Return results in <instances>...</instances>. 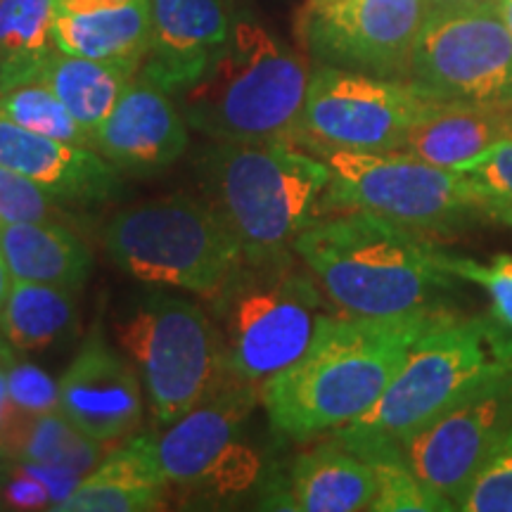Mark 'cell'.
<instances>
[{
	"mask_svg": "<svg viewBox=\"0 0 512 512\" xmlns=\"http://www.w3.org/2000/svg\"><path fill=\"white\" fill-rule=\"evenodd\" d=\"M444 311L434 306L387 318L332 313L309 351L261 389L271 430L304 444L361 418Z\"/></svg>",
	"mask_w": 512,
	"mask_h": 512,
	"instance_id": "obj_1",
	"label": "cell"
},
{
	"mask_svg": "<svg viewBox=\"0 0 512 512\" xmlns=\"http://www.w3.org/2000/svg\"><path fill=\"white\" fill-rule=\"evenodd\" d=\"M292 252L342 316L434 309L458 285L430 235L370 211L320 216L294 240Z\"/></svg>",
	"mask_w": 512,
	"mask_h": 512,
	"instance_id": "obj_2",
	"label": "cell"
},
{
	"mask_svg": "<svg viewBox=\"0 0 512 512\" xmlns=\"http://www.w3.org/2000/svg\"><path fill=\"white\" fill-rule=\"evenodd\" d=\"M512 373V332L494 316L458 318L444 311L418 337L380 401L332 432L363 460L396 453L411 434Z\"/></svg>",
	"mask_w": 512,
	"mask_h": 512,
	"instance_id": "obj_3",
	"label": "cell"
},
{
	"mask_svg": "<svg viewBox=\"0 0 512 512\" xmlns=\"http://www.w3.org/2000/svg\"><path fill=\"white\" fill-rule=\"evenodd\" d=\"M209 302L226 380L261 394L268 380L302 358L332 313L297 254L242 256Z\"/></svg>",
	"mask_w": 512,
	"mask_h": 512,
	"instance_id": "obj_4",
	"label": "cell"
},
{
	"mask_svg": "<svg viewBox=\"0 0 512 512\" xmlns=\"http://www.w3.org/2000/svg\"><path fill=\"white\" fill-rule=\"evenodd\" d=\"M200 181L242 256L259 259L292 254L320 219L330 166L290 140L214 143L200 159Z\"/></svg>",
	"mask_w": 512,
	"mask_h": 512,
	"instance_id": "obj_5",
	"label": "cell"
},
{
	"mask_svg": "<svg viewBox=\"0 0 512 512\" xmlns=\"http://www.w3.org/2000/svg\"><path fill=\"white\" fill-rule=\"evenodd\" d=\"M309 81L297 50L252 19H238L209 72L178 98L190 128L211 143H292Z\"/></svg>",
	"mask_w": 512,
	"mask_h": 512,
	"instance_id": "obj_6",
	"label": "cell"
},
{
	"mask_svg": "<svg viewBox=\"0 0 512 512\" xmlns=\"http://www.w3.org/2000/svg\"><path fill=\"white\" fill-rule=\"evenodd\" d=\"M119 271L145 285L211 299L242 259V249L207 200L166 195L117 211L100 233Z\"/></svg>",
	"mask_w": 512,
	"mask_h": 512,
	"instance_id": "obj_7",
	"label": "cell"
},
{
	"mask_svg": "<svg viewBox=\"0 0 512 512\" xmlns=\"http://www.w3.org/2000/svg\"><path fill=\"white\" fill-rule=\"evenodd\" d=\"M114 335L136 366L159 425H171L226 382L219 330L192 299L140 292L117 313Z\"/></svg>",
	"mask_w": 512,
	"mask_h": 512,
	"instance_id": "obj_8",
	"label": "cell"
},
{
	"mask_svg": "<svg viewBox=\"0 0 512 512\" xmlns=\"http://www.w3.org/2000/svg\"><path fill=\"white\" fill-rule=\"evenodd\" d=\"M316 157L330 166L320 216L370 211L430 238L458 235L486 219L482 195L456 169H441L403 150H330Z\"/></svg>",
	"mask_w": 512,
	"mask_h": 512,
	"instance_id": "obj_9",
	"label": "cell"
},
{
	"mask_svg": "<svg viewBox=\"0 0 512 512\" xmlns=\"http://www.w3.org/2000/svg\"><path fill=\"white\" fill-rule=\"evenodd\" d=\"M259 403L261 394L226 380L164 432L143 434L164 484L219 501L254 489L266 465L249 444L247 420Z\"/></svg>",
	"mask_w": 512,
	"mask_h": 512,
	"instance_id": "obj_10",
	"label": "cell"
},
{
	"mask_svg": "<svg viewBox=\"0 0 512 512\" xmlns=\"http://www.w3.org/2000/svg\"><path fill=\"white\" fill-rule=\"evenodd\" d=\"M408 81L444 105H512V34L501 3L427 10Z\"/></svg>",
	"mask_w": 512,
	"mask_h": 512,
	"instance_id": "obj_11",
	"label": "cell"
},
{
	"mask_svg": "<svg viewBox=\"0 0 512 512\" xmlns=\"http://www.w3.org/2000/svg\"><path fill=\"white\" fill-rule=\"evenodd\" d=\"M437 100L411 81L380 79L337 67L311 74L304 112L292 143L313 155L330 150L394 152Z\"/></svg>",
	"mask_w": 512,
	"mask_h": 512,
	"instance_id": "obj_12",
	"label": "cell"
},
{
	"mask_svg": "<svg viewBox=\"0 0 512 512\" xmlns=\"http://www.w3.org/2000/svg\"><path fill=\"white\" fill-rule=\"evenodd\" d=\"M427 10V0H335L306 10V46L318 67L408 81Z\"/></svg>",
	"mask_w": 512,
	"mask_h": 512,
	"instance_id": "obj_13",
	"label": "cell"
},
{
	"mask_svg": "<svg viewBox=\"0 0 512 512\" xmlns=\"http://www.w3.org/2000/svg\"><path fill=\"white\" fill-rule=\"evenodd\" d=\"M510 427L512 373L489 382L425 430L411 434L399 453L422 482L458 510Z\"/></svg>",
	"mask_w": 512,
	"mask_h": 512,
	"instance_id": "obj_14",
	"label": "cell"
},
{
	"mask_svg": "<svg viewBox=\"0 0 512 512\" xmlns=\"http://www.w3.org/2000/svg\"><path fill=\"white\" fill-rule=\"evenodd\" d=\"M143 408V382L133 361L95 330L60 380L64 418L100 444H112L138 432Z\"/></svg>",
	"mask_w": 512,
	"mask_h": 512,
	"instance_id": "obj_15",
	"label": "cell"
},
{
	"mask_svg": "<svg viewBox=\"0 0 512 512\" xmlns=\"http://www.w3.org/2000/svg\"><path fill=\"white\" fill-rule=\"evenodd\" d=\"M190 143V124L174 95L136 76L114 112L93 133L91 147L124 176L171 169Z\"/></svg>",
	"mask_w": 512,
	"mask_h": 512,
	"instance_id": "obj_16",
	"label": "cell"
},
{
	"mask_svg": "<svg viewBox=\"0 0 512 512\" xmlns=\"http://www.w3.org/2000/svg\"><path fill=\"white\" fill-rule=\"evenodd\" d=\"M0 164L74 209L105 207L124 195V174L93 147L38 136L0 117Z\"/></svg>",
	"mask_w": 512,
	"mask_h": 512,
	"instance_id": "obj_17",
	"label": "cell"
},
{
	"mask_svg": "<svg viewBox=\"0 0 512 512\" xmlns=\"http://www.w3.org/2000/svg\"><path fill=\"white\" fill-rule=\"evenodd\" d=\"M150 12V46L140 76L178 98L209 72L233 22L221 0H150Z\"/></svg>",
	"mask_w": 512,
	"mask_h": 512,
	"instance_id": "obj_18",
	"label": "cell"
},
{
	"mask_svg": "<svg viewBox=\"0 0 512 512\" xmlns=\"http://www.w3.org/2000/svg\"><path fill=\"white\" fill-rule=\"evenodd\" d=\"M375 470L368 460L330 437L294 456L283 472L268 477L264 510L358 512L373 508Z\"/></svg>",
	"mask_w": 512,
	"mask_h": 512,
	"instance_id": "obj_19",
	"label": "cell"
},
{
	"mask_svg": "<svg viewBox=\"0 0 512 512\" xmlns=\"http://www.w3.org/2000/svg\"><path fill=\"white\" fill-rule=\"evenodd\" d=\"M0 254L12 278L81 290L95 268L93 249L69 223L0 221Z\"/></svg>",
	"mask_w": 512,
	"mask_h": 512,
	"instance_id": "obj_20",
	"label": "cell"
},
{
	"mask_svg": "<svg viewBox=\"0 0 512 512\" xmlns=\"http://www.w3.org/2000/svg\"><path fill=\"white\" fill-rule=\"evenodd\" d=\"M512 136L510 107L444 105L437 102L411 128L401 150L441 169H458L486 147Z\"/></svg>",
	"mask_w": 512,
	"mask_h": 512,
	"instance_id": "obj_21",
	"label": "cell"
},
{
	"mask_svg": "<svg viewBox=\"0 0 512 512\" xmlns=\"http://www.w3.org/2000/svg\"><path fill=\"white\" fill-rule=\"evenodd\" d=\"M150 0L86 12L57 10L55 46L60 53L143 67L150 46Z\"/></svg>",
	"mask_w": 512,
	"mask_h": 512,
	"instance_id": "obj_22",
	"label": "cell"
},
{
	"mask_svg": "<svg viewBox=\"0 0 512 512\" xmlns=\"http://www.w3.org/2000/svg\"><path fill=\"white\" fill-rule=\"evenodd\" d=\"M138 74L140 69L131 64L91 60V57L67 55L57 50L50 57L41 81L93 138L102 121L119 105L128 83Z\"/></svg>",
	"mask_w": 512,
	"mask_h": 512,
	"instance_id": "obj_23",
	"label": "cell"
},
{
	"mask_svg": "<svg viewBox=\"0 0 512 512\" xmlns=\"http://www.w3.org/2000/svg\"><path fill=\"white\" fill-rule=\"evenodd\" d=\"M57 0H0V93L41 81L55 46Z\"/></svg>",
	"mask_w": 512,
	"mask_h": 512,
	"instance_id": "obj_24",
	"label": "cell"
},
{
	"mask_svg": "<svg viewBox=\"0 0 512 512\" xmlns=\"http://www.w3.org/2000/svg\"><path fill=\"white\" fill-rule=\"evenodd\" d=\"M102 446L64 418L62 411L17 415L5 434L3 458L12 463L67 467L86 477L102 460Z\"/></svg>",
	"mask_w": 512,
	"mask_h": 512,
	"instance_id": "obj_25",
	"label": "cell"
},
{
	"mask_svg": "<svg viewBox=\"0 0 512 512\" xmlns=\"http://www.w3.org/2000/svg\"><path fill=\"white\" fill-rule=\"evenodd\" d=\"M76 292L79 290L15 280L0 311V335L15 351L48 349L74 325Z\"/></svg>",
	"mask_w": 512,
	"mask_h": 512,
	"instance_id": "obj_26",
	"label": "cell"
},
{
	"mask_svg": "<svg viewBox=\"0 0 512 512\" xmlns=\"http://www.w3.org/2000/svg\"><path fill=\"white\" fill-rule=\"evenodd\" d=\"M0 117L15 121L17 126L38 136L91 147V133L72 117V112L43 81H29L0 93Z\"/></svg>",
	"mask_w": 512,
	"mask_h": 512,
	"instance_id": "obj_27",
	"label": "cell"
},
{
	"mask_svg": "<svg viewBox=\"0 0 512 512\" xmlns=\"http://www.w3.org/2000/svg\"><path fill=\"white\" fill-rule=\"evenodd\" d=\"M166 508V486L88 472L79 489L55 512H155Z\"/></svg>",
	"mask_w": 512,
	"mask_h": 512,
	"instance_id": "obj_28",
	"label": "cell"
},
{
	"mask_svg": "<svg viewBox=\"0 0 512 512\" xmlns=\"http://www.w3.org/2000/svg\"><path fill=\"white\" fill-rule=\"evenodd\" d=\"M375 470L377 494L373 501L375 512H451L456 510L444 496L430 489L408 467L399 451L370 458Z\"/></svg>",
	"mask_w": 512,
	"mask_h": 512,
	"instance_id": "obj_29",
	"label": "cell"
},
{
	"mask_svg": "<svg viewBox=\"0 0 512 512\" xmlns=\"http://www.w3.org/2000/svg\"><path fill=\"white\" fill-rule=\"evenodd\" d=\"M69 216L46 188L0 164V221L67 223Z\"/></svg>",
	"mask_w": 512,
	"mask_h": 512,
	"instance_id": "obj_30",
	"label": "cell"
},
{
	"mask_svg": "<svg viewBox=\"0 0 512 512\" xmlns=\"http://www.w3.org/2000/svg\"><path fill=\"white\" fill-rule=\"evenodd\" d=\"M446 271H451L460 280H472L489 294L491 316L512 332V254H496L491 264L465 259V256H444Z\"/></svg>",
	"mask_w": 512,
	"mask_h": 512,
	"instance_id": "obj_31",
	"label": "cell"
},
{
	"mask_svg": "<svg viewBox=\"0 0 512 512\" xmlns=\"http://www.w3.org/2000/svg\"><path fill=\"white\" fill-rule=\"evenodd\" d=\"M463 512H512V427L460 503Z\"/></svg>",
	"mask_w": 512,
	"mask_h": 512,
	"instance_id": "obj_32",
	"label": "cell"
},
{
	"mask_svg": "<svg viewBox=\"0 0 512 512\" xmlns=\"http://www.w3.org/2000/svg\"><path fill=\"white\" fill-rule=\"evenodd\" d=\"M8 396L19 415H41L60 411V382L34 363L8 361Z\"/></svg>",
	"mask_w": 512,
	"mask_h": 512,
	"instance_id": "obj_33",
	"label": "cell"
},
{
	"mask_svg": "<svg viewBox=\"0 0 512 512\" xmlns=\"http://www.w3.org/2000/svg\"><path fill=\"white\" fill-rule=\"evenodd\" d=\"M456 171L467 176L479 195L512 197V138H501Z\"/></svg>",
	"mask_w": 512,
	"mask_h": 512,
	"instance_id": "obj_34",
	"label": "cell"
},
{
	"mask_svg": "<svg viewBox=\"0 0 512 512\" xmlns=\"http://www.w3.org/2000/svg\"><path fill=\"white\" fill-rule=\"evenodd\" d=\"M5 508L10 510H53V496L48 486L27 465L12 463L0 470Z\"/></svg>",
	"mask_w": 512,
	"mask_h": 512,
	"instance_id": "obj_35",
	"label": "cell"
},
{
	"mask_svg": "<svg viewBox=\"0 0 512 512\" xmlns=\"http://www.w3.org/2000/svg\"><path fill=\"white\" fill-rule=\"evenodd\" d=\"M8 366V363H5ZM5 366H0V458H3V446H5V434H8L10 425L17 418V411L12 408L10 396H8V377H5Z\"/></svg>",
	"mask_w": 512,
	"mask_h": 512,
	"instance_id": "obj_36",
	"label": "cell"
},
{
	"mask_svg": "<svg viewBox=\"0 0 512 512\" xmlns=\"http://www.w3.org/2000/svg\"><path fill=\"white\" fill-rule=\"evenodd\" d=\"M482 207L486 219L503 223V226L512 228V197H491L482 195Z\"/></svg>",
	"mask_w": 512,
	"mask_h": 512,
	"instance_id": "obj_37",
	"label": "cell"
},
{
	"mask_svg": "<svg viewBox=\"0 0 512 512\" xmlns=\"http://www.w3.org/2000/svg\"><path fill=\"white\" fill-rule=\"evenodd\" d=\"M131 3V0H57V10L67 12H86L100 8H119V5Z\"/></svg>",
	"mask_w": 512,
	"mask_h": 512,
	"instance_id": "obj_38",
	"label": "cell"
},
{
	"mask_svg": "<svg viewBox=\"0 0 512 512\" xmlns=\"http://www.w3.org/2000/svg\"><path fill=\"white\" fill-rule=\"evenodd\" d=\"M501 0H427V8H477V5H496Z\"/></svg>",
	"mask_w": 512,
	"mask_h": 512,
	"instance_id": "obj_39",
	"label": "cell"
},
{
	"mask_svg": "<svg viewBox=\"0 0 512 512\" xmlns=\"http://www.w3.org/2000/svg\"><path fill=\"white\" fill-rule=\"evenodd\" d=\"M12 283H15V278H12L8 264H5L3 254H0V311H3L5 302H8V294L12 290Z\"/></svg>",
	"mask_w": 512,
	"mask_h": 512,
	"instance_id": "obj_40",
	"label": "cell"
},
{
	"mask_svg": "<svg viewBox=\"0 0 512 512\" xmlns=\"http://www.w3.org/2000/svg\"><path fill=\"white\" fill-rule=\"evenodd\" d=\"M501 12H503L505 24H508V29L512 34V0H501Z\"/></svg>",
	"mask_w": 512,
	"mask_h": 512,
	"instance_id": "obj_41",
	"label": "cell"
},
{
	"mask_svg": "<svg viewBox=\"0 0 512 512\" xmlns=\"http://www.w3.org/2000/svg\"><path fill=\"white\" fill-rule=\"evenodd\" d=\"M330 3H335V0H306V10L323 8V5H330Z\"/></svg>",
	"mask_w": 512,
	"mask_h": 512,
	"instance_id": "obj_42",
	"label": "cell"
},
{
	"mask_svg": "<svg viewBox=\"0 0 512 512\" xmlns=\"http://www.w3.org/2000/svg\"><path fill=\"white\" fill-rule=\"evenodd\" d=\"M5 339H3V335H0V356H5V358H10V351L8 349H5Z\"/></svg>",
	"mask_w": 512,
	"mask_h": 512,
	"instance_id": "obj_43",
	"label": "cell"
},
{
	"mask_svg": "<svg viewBox=\"0 0 512 512\" xmlns=\"http://www.w3.org/2000/svg\"><path fill=\"white\" fill-rule=\"evenodd\" d=\"M5 501H3V486H0V510H3L5 508V505H3Z\"/></svg>",
	"mask_w": 512,
	"mask_h": 512,
	"instance_id": "obj_44",
	"label": "cell"
},
{
	"mask_svg": "<svg viewBox=\"0 0 512 512\" xmlns=\"http://www.w3.org/2000/svg\"><path fill=\"white\" fill-rule=\"evenodd\" d=\"M510 138H512V136H510Z\"/></svg>",
	"mask_w": 512,
	"mask_h": 512,
	"instance_id": "obj_45",
	"label": "cell"
}]
</instances>
